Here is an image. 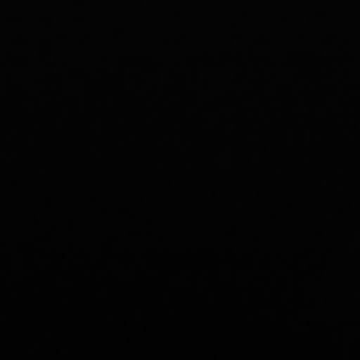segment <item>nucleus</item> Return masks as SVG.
I'll return each instance as SVG.
<instances>
[]
</instances>
